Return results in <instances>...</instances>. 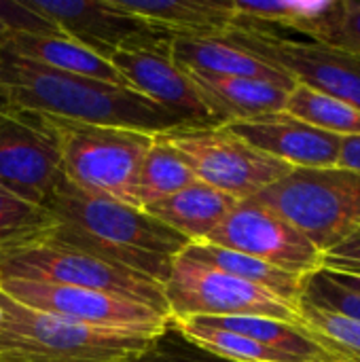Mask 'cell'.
Wrapping results in <instances>:
<instances>
[{"label":"cell","instance_id":"cell-1","mask_svg":"<svg viewBox=\"0 0 360 362\" xmlns=\"http://www.w3.org/2000/svg\"><path fill=\"white\" fill-rule=\"evenodd\" d=\"M45 208L53 218V235L161 286L176 257L189 246V240L144 210L83 191L66 176Z\"/></svg>","mask_w":360,"mask_h":362},{"label":"cell","instance_id":"cell-2","mask_svg":"<svg viewBox=\"0 0 360 362\" xmlns=\"http://www.w3.org/2000/svg\"><path fill=\"white\" fill-rule=\"evenodd\" d=\"M0 91L13 108L146 134L185 127L178 117L129 87L51 70L0 51Z\"/></svg>","mask_w":360,"mask_h":362},{"label":"cell","instance_id":"cell-3","mask_svg":"<svg viewBox=\"0 0 360 362\" xmlns=\"http://www.w3.org/2000/svg\"><path fill=\"white\" fill-rule=\"evenodd\" d=\"M0 362H123L157 333L89 327L25 308L0 293Z\"/></svg>","mask_w":360,"mask_h":362},{"label":"cell","instance_id":"cell-4","mask_svg":"<svg viewBox=\"0 0 360 362\" xmlns=\"http://www.w3.org/2000/svg\"><path fill=\"white\" fill-rule=\"evenodd\" d=\"M0 278L102 291L170 316L161 284L89 255L59 240L51 229L28 240L0 246Z\"/></svg>","mask_w":360,"mask_h":362},{"label":"cell","instance_id":"cell-5","mask_svg":"<svg viewBox=\"0 0 360 362\" xmlns=\"http://www.w3.org/2000/svg\"><path fill=\"white\" fill-rule=\"evenodd\" d=\"M42 115V112H40ZM74 187L129 206L134 178L155 142V134L42 115Z\"/></svg>","mask_w":360,"mask_h":362},{"label":"cell","instance_id":"cell-6","mask_svg":"<svg viewBox=\"0 0 360 362\" xmlns=\"http://www.w3.org/2000/svg\"><path fill=\"white\" fill-rule=\"evenodd\" d=\"M250 199L286 218L323 255L360 229V172L354 170L293 168Z\"/></svg>","mask_w":360,"mask_h":362},{"label":"cell","instance_id":"cell-7","mask_svg":"<svg viewBox=\"0 0 360 362\" xmlns=\"http://www.w3.org/2000/svg\"><path fill=\"white\" fill-rule=\"evenodd\" d=\"M223 40L272 64L295 85H306L360 108V59L346 51L316 40L291 38L246 19H236Z\"/></svg>","mask_w":360,"mask_h":362},{"label":"cell","instance_id":"cell-8","mask_svg":"<svg viewBox=\"0 0 360 362\" xmlns=\"http://www.w3.org/2000/svg\"><path fill=\"white\" fill-rule=\"evenodd\" d=\"M161 138L182 157L199 182L238 202L255 197L293 170L250 146L225 125L180 127L161 134Z\"/></svg>","mask_w":360,"mask_h":362},{"label":"cell","instance_id":"cell-9","mask_svg":"<svg viewBox=\"0 0 360 362\" xmlns=\"http://www.w3.org/2000/svg\"><path fill=\"white\" fill-rule=\"evenodd\" d=\"M170 316L182 318H223V316H263L299 325V308L229 274L176 257L170 278L163 284Z\"/></svg>","mask_w":360,"mask_h":362},{"label":"cell","instance_id":"cell-10","mask_svg":"<svg viewBox=\"0 0 360 362\" xmlns=\"http://www.w3.org/2000/svg\"><path fill=\"white\" fill-rule=\"evenodd\" d=\"M206 242L299 278L323 269V252L286 218L255 199L238 202Z\"/></svg>","mask_w":360,"mask_h":362},{"label":"cell","instance_id":"cell-11","mask_svg":"<svg viewBox=\"0 0 360 362\" xmlns=\"http://www.w3.org/2000/svg\"><path fill=\"white\" fill-rule=\"evenodd\" d=\"M0 293L36 312L102 329L159 333L172 320L149 305L91 288L0 278Z\"/></svg>","mask_w":360,"mask_h":362},{"label":"cell","instance_id":"cell-12","mask_svg":"<svg viewBox=\"0 0 360 362\" xmlns=\"http://www.w3.org/2000/svg\"><path fill=\"white\" fill-rule=\"evenodd\" d=\"M66 38L108 59L119 51H170L172 38L112 0H25Z\"/></svg>","mask_w":360,"mask_h":362},{"label":"cell","instance_id":"cell-13","mask_svg":"<svg viewBox=\"0 0 360 362\" xmlns=\"http://www.w3.org/2000/svg\"><path fill=\"white\" fill-rule=\"evenodd\" d=\"M62 180L59 153L42 115L11 106L0 119V187L45 208Z\"/></svg>","mask_w":360,"mask_h":362},{"label":"cell","instance_id":"cell-14","mask_svg":"<svg viewBox=\"0 0 360 362\" xmlns=\"http://www.w3.org/2000/svg\"><path fill=\"white\" fill-rule=\"evenodd\" d=\"M108 62L132 91L178 117L185 127L216 125L187 70L172 59L170 51H119Z\"/></svg>","mask_w":360,"mask_h":362},{"label":"cell","instance_id":"cell-15","mask_svg":"<svg viewBox=\"0 0 360 362\" xmlns=\"http://www.w3.org/2000/svg\"><path fill=\"white\" fill-rule=\"evenodd\" d=\"M250 146L291 168H335L342 138L316 129L286 112L265 115L225 125Z\"/></svg>","mask_w":360,"mask_h":362},{"label":"cell","instance_id":"cell-16","mask_svg":"<svg viewBox=\"0 0 360 362\" xmlns=\"http://www.w3.org/2000/svg\"><path fill=\"white\" fill-rule=\"evenodd\" d=\"M187 74L216 125L284 112V104L291 93L289 89L261 78L225 76L195 70H187Z\"/></svg>","mask_w":360,"mask_h":362},{"label":"cell","instance_id":"cell-17","mask_svg":"<svg viewBox=\"0 0 360 362\" xmlns=\"http://www.w3.org/2000/svg\"><path fill=\"white\" fill-rule=\"evenodd\" d=\"M170 38H223L236 23L233 2L223 0H112Z\"/></svg>","mask_w":360,"mask_h":362},{"label":"cell","instance_id":"cell-18","mask_svg":"<svg viewBox=\"0 0 360 362\" xmlns=\"http://www.w3.org/2000/svg\"><path fill=\"white\" fill-rule=\"evenodd\" d=\"M0 51L51 70L127 87L108 59L66 38L64 34H13L0 40Z\"/></svg>","mask_w":360,"mask_h":362},{"label":"cell","instance_id":"cell-19","mask_svg":"<svg viewBox=\"0 0 360 362\" xmlns=\"http://www.w3.org/2000/svg\"><path fill=\"white\" fill-rule=\"evenodd\" d=\"M238 19L267 25L272 30H291L306 40L333 45L339 19L344 13V0H272V2H246L233 0Z\"/></svg>","mask_w":360,"mask_h":362},{"label":"cell","instance_id":"cell-20","mask_svg":"<svg viewBox=\"0 0 360 362\" xmlns=\"http://www.w3.org/2000/svg\"><path fill=\"white\" fill-rule=\"evenodd\" d=\"M236 204V197L195 180L187 189L144 208V212L189 240V244H199L210 238Z\"/></svg>","mask_w":360,"mask_h":362},{"label":"cell","instance_id":"cell-21","mask_svg":"<svg viewBox=\"0 0 360 362\" xmlns=\"http://www.w3.org/2000/svg\"><path fill=\"white\" fill-rule=\"evenodd\" d=\"M170 55L180 68L187 70L261 78L289 91L295 87V81L284 72L223 38H172Z\"/></svg>","mask_w":360,"mask_h":362},{"label":"cell","instance_id":"cell-22","mask_svg":"<svg viewBox=\"0 0 360 362\" xmlns=\"http://www.w3.org/2000/svg\"><path fill=\"white\" fill-rule=\"evenodd\" d=\"M180 257H185L193 263L212 267L216 272L229 274L233 278H240V280H244L252 286H259V288H263V291H267V293H272V295H276V297L299 308V299H301L306 278L280 272V269H276V267H272L259 259H252L248 255L227 250V248H221V246H214L208 242L189 244L180 252Z\"/></svg>","mask_w":360,"mask_h":362},{"label":"cell","instance_id":"cell-23","mask_svg":"<svg viewBox=\"0 0 360 362\" xmlns=\"http://www.w3.org/2000/svg\"><path fill=\"white\" fill-rule=\"evenodd\" d=\"M195 180H197L195 174L182 161V157L161 138V134H157L153 146L149 148L134 178V185L129 191V206L144 210L187 189Z\"/></svg>","mask_w":360,"mask_h":362},{"label":"cell","instance_id":"cell-24","mask_svg":"<svg viewBox=\"0 0 360 362\" xmlns=\"http://www.w3.org/2000/svg\"><path fill=\"white\" fill-rule=\"evenodd\" d=\"M284 112L339 138L360 136V108L306 85H295L291 89Z\"/></svg>","mask_w":360,"mask_h":362},{"label":"cell","instance_id":"cell-25","mask_svg":"<svg viewBox=\"0 0 360 362\" xmlns=\"http://www.w3.org/2000/svg\"><path fill=\"white\" fill-rule=\"evenodd\" d=\"M174 320V318H172ZM176 327L197 346H202L204 350L229 358L236 362H297L276 350H269L248 337H242L238 333L225 331V329H216L206 325L202 318H182V320H174Z\"/></svg>","mask_w":360,"mask_h":362},{"label":"cell","instance_id":"cell-26","mask_svg":"<svg viewBox=\"0 0 360 362\" xmlns=\"http://www.w3.org/2000/svg\"><path fill=\"white\" fill-rule=\"evenodd\" d=\"M303 327L342 362H360V322L299 301Z\"/></svg>","mask_w":360,"mask_h":362},{"label":"cell","instance_id":"cell-27","mask_svg":"<svg viewBox=\"0 0 360 362\" xmlns=\"http://www.w3.org/2000/svg\"><path fill=\"white\" fill-rule=\"evenodd\" d=\"M53 227L47 208L34 206L0 187V246L28 240Z\"/></svg>","mask_w":360,"mask_h":362},{"label":"cell","instance_id":"cell-28","mask_svg":"<svg viewBox=\"0 0 360 362\" xmlns=\"http://www.w3.org/2000/svg\"><path fill=\"white\" fill-rule=\"evenodd\" d=\"M123 362H236L223 356H216L195 341H191L174 320L168 322L163 331H159L153 341L136 356Z\"/></svg>","mask_w":360,"mask_h":362},{"label":"cell","instance_id":"cell-29","mask_svg":"<svg viewBox=\"0 0 360 362\" xmlns=\"http://www.w3.org/2000/svg\"><path fill=\"white\" fill-rule=\"evenodd\" d=\"M13 34H62L25 0H0V40Z\"/></svg>","mask_w":360,"mask_h":362},{"label":"cell","instance_id":"cell-30","mask_svg":"<svg viewBox=\"0 0 360 362\" xmlns=\"http://www.w3.org/2000/svg\"><path fill=\"white\" fill-rule=\"evenodd\" d=\"M323 269L360 276V229L323 255Z\"/></svg>","mask_w":360,"mask_h":362},{"label":"cell","instance_id":"cell-31","mask_svg":"<svg viewBox=\"0 0 360 362\" xmlns=\"http://www.w3.org/2000/svg\"><path fill=\"white\" fill-rule=\"evenodd\" d=\"M331 47L360 59V0H344V13Z\"/></svg>","mask_w":360,"mask_h":362},{"label":"cell","instance_id":"cell-32","mask_svg":"<svg viewBox=\"0 0 360 362\" xmlns=\"http://www.w3.org/2000/svg\"><path fill=\"white\" fill-rule=\"evenodd\" d=\"M337 168L360 172V136H348V138H342Z\"/></svg>","mask_w":360,"mask_h":362},{"label":"cell","instance_id":"cell-33","mask_svg":"<svg viewBox=\"0 0 360 362\" xmlns=\"http://www.w3.org/2000/svg\"><path fill=\"white\" fill-rule=\"evenodd\" d=\"M333 282H337V284H342V286H346V288H350V291H354V293H360V276H350V274H335V272H327V269H323Z\"/></svg>","mask_w":360,"mask_h":362},{"label":"cell","instance_id":"cell-34","mask_svg":"<svg viewBox=\"0 0 360 362\" xmlns=\"http://www.w3.org/2000/svg\"><path fill=\"white\" fill-rule=\"evenodd\" d=\"M8 108H11V102H8V98L0 91V119L8 112Z\"/></svg>","mask_w":360,"mask_h":362},{"label":"cell","instance_id":"cell-35","mask_svg":"<svg viewBox=\"0 0 360 362\" xmlns=\"http://www.w3.org/2000/svg\"><path fill=\"white\" fill-rule=\"evenodd\" d=\"M0 327H2V312H0Z\"/></svg>","mask_w":360,"mask_h":362},{"label":"cell","instance_id":"cell-36","mask_svg":"<svg viewBox=\"0 0 360 362\" xmlns=\"http://www.w3.org/2000/svg\"><path fill=\"white\" fill-rule=\"evenodd\" d=\"M346 362H352V361H346Z\"/></svg>","mask_w":360,"mask_h":362}]
</instances>
